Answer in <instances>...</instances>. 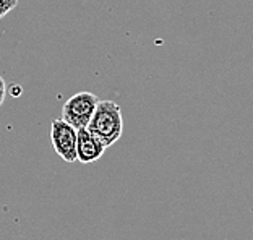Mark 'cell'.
Returning a JSON list of instances; mask_svg holds the SVG:
<instances>
[{"instance_id": "7a4b0ae2", "label": "cell", "mask_w": 253, "mask_h": 240, "mask_svg": "<svg viewBox=\"0 0 253 240\" xmlns=\"http://www.w3.org/2000/svg\"><path fill=\"white\" fill-rule=\"evenodd\" d=\"M99 98L89 91H80L65 101L62 107V119L75 128H86L93 117Z\"/></svg>"}, {"instance_id": "5b68a950", "label": "cell", "mask_w": 253, "mask_h": 240, "mask_svg": "<svg viewBox=\"0 0 253 240\" xmlns=\"http://www.w3.org/2000/svg\"><path fill=\"white\" fill-rule=\"evenodd\" d=\"M16 5H18V0H0V20L7 13H10Z\"/></svg>"}, {"instance_id": "6da1fadb", "label": "cell", "mask_w": 253, "mask_h": 240, "mask_svg": "<svg viewBox=\"0 0 253 240\" xmlns=\"http://www.w3.org/2000/svg\"><path fill=\"white\" fill-rule=\"evenodd\" d=\"M88 128L96 138L102 141L106 148L112 146L120 140L124 133V119L120 106L114 101H101L97 102L93 117H91Z\"/></svg>"}, {"instance_id": "8992f818", "label": "cell", "mask_w": 253, "mask_h": 240, "mask_svg": "<svg viewBox=\"0 0 253 240\" xmlns=\"http://www.w3.org/2000/svg\"><path fill=\"white\" fill-rule=\"evenodd\" d=\"M5 96H7V84H5V80L0 75V107H2Z\"/></svg>"}, {"instance_id": "277c9868", "label": "cell", "mask_w": 253, "mask_h": 240, "mask_svg": "<svg viewBox=\"0 0 253 240\" xmlns=\"http://www.w3.org/2000/svg\"><path fill=\"white\" fill-rule=\"evenodd\" d=\"M106 146L88 128H78L77 136V161L82 164H91L102 158Z\"/></svg>"}, {"instance_id": "3957f363", "label": "cell", "mask_w": 253, "mask_h": 240, "mask_svg": "<svg viewBox=\"0 0 253 240\" xmlns=\"http://www.w3.org/2000/svg\"><path fill=\"white\" fill-rule=\"evenodd\" d=\"M50 143L55 153L65 162L77 161V136L78 130L63 119H54L50 123Z\"/></svg>"}]
</instances>
